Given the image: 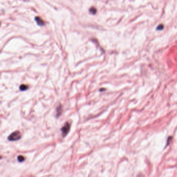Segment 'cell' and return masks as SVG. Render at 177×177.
Wrapping results in <instances>:
<instances>
[{"label": "cell", "mask_w": 177, "mask_h": 177, "mask_svg": "<svg viewBox=\"0 0 177 177\" xmlns=\"http://www.w3.org/2000/svg\"><path fill=\"white\" fill-rule=\"evenodd\" d=\"M21 138L20 133L19 131H15L12 133L8 137V140L11 141H15L19 140Z\"/></svg>", "instance_id": "6da1fadb"}, {"label": "cell", "mask_w": 177, "mask_h": 177, "mask_svg": "<svg viewBox=\"0 0 177 177\" xmlns=\"http://www.w3.org/2000/svg\"><path fill=\"white\" fill-rule=\"evenodd\" d=\"M70 129V124L68 122H67L61 128L62 136L65 137L69 133Z\"/></svg>", "instance_id": "7a4b0ae2"}, {"label": "cell", "mask_w": 177, "mask_h": 177, "mask_svg": "<svg viewBox=\"0 0 177 177\" xmlns=\"http://www.w3.org/2000/svg\"><path fill=\"white\" fill-rule=\"evenodd\" d=\"M35 21L36 22L37 24L39 26H44L45 24L43 20L40 17H39L36 16L35 17Z\"/></svg>", "instance_id": "3957f363"}, {"label": "cell", "mask_w": 177, "mask_h": 177, "mask_svg": "<svg viewBox=\"0 0 177 177\" xmlns=\"http://www.w3.org/2000/svg\"><path fill=\"white\" fill-rule=\"evenodd\" d=\"M62 113V108L61 106H59L58 108H57V114H56V116L58 118L60 115Z\"/></svg>", "instance_id": "277c9868"}, {"label": "cell", "mask_w": 177, "mask_h": 177, "mask_svg": "<svg viewBox=\"0 0 177 177\" xmlns=\"http://www.w3.org/2000/svg\"><path fill=\"white\" fill-rule=\"evenodd\" d=\"M20 90H21V91H24V90H26L28 88V86H27L26 85H24V84H22L20 86Z\"/></svg>", "instance_id": "5b68a950"}, {"label": "cell", "mask_w": 177, "mask_h": 177, "mask_svg": "<svg viewBox=\"0 0 177 177\" xmlns=\"http://www.w3.org/2000/svg\"><path fill=\"white\" fill-rule=\"evenodd\" d=\"M89 12H90L91 14H93V15H94V14H96L97 9H96V8H95L94 7H91V8L90 9H89Z\"/></svg>", "instance_id": "8992f818"}, {"label": "cell", "mask_w": 177, "mask_h": 177, "mask_svg": "<svg viewBox=\"0 0 177 177\" xmlns=\"http://www.w3.org/2000/svg\"><path fill=\"white\" fill-rule=\"evenodd\" d=\"M25 159V158L24 157L22 156V155H19L18 157V161H19V162H22L24 161Z\"/></svg>", "instance_id": "52a82bcc"}, {"label": "cell", "mask_w": 177, "mask_h": 177, "mask_svg": "<svg viewBox=\"0 0 177 177\" xmlns=\"http://www.w3.org/2000/svg\"><path fill=\"white\" fill-rule=\"evenodd\" d=\"M164 28V26L163 24H159L158 26L157 27V30H162Z\"/></svg>", "instance_id": "ba28073f"}]
</instances>
